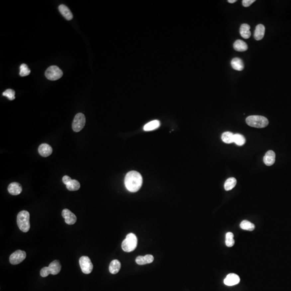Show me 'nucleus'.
I'll use <instances>...</instances> for the list:
<instances>
[{
	"instance_id": "nucleus-1",
	"label": "nucleus",
	"mask_w": 291,
	"mask_h": 291,
	"mask_svg": "<svg viewBox=\"0 0 291 291\" xmlns=\"http://www.w3.org/2000/svg\"><path fill=\"white\" fill-rule=\"evenodd\" d=\"M214 276V266L210 260L204 257H196L189 262L187 277L193 287L202 289L211 283Z\"/></svg>"
},
{
	"instance_id": "nucleus-2",
	"label": "nucleus",
	"mask_w": 291,
	"mask_h": 291,
	"mask_svg": "<svg viewBox=\"0 0 291 291\" xmlns=\"http://www.w3.org/2000/svg\"><path fill=\"white\" fill-rule=\"evenodd\" d=\"M95 109L85 99H76L70 103L67 113L70 118L75 121H84L94 114Z\"/></svg>"
},
{
	"instance_id": "nucleus-3",
	"label": "nucleus",
	"mask_w": 291,
	"mask_h": 291,
	"mask_svg": "<svg viewBox=\"0 0 291 291\" xmlns=\"http://www.w3.org/2000/svg\"><path fill=\"white\" fill-rule=\"evenodd\" d=\"M129 178L126 172L118 169L113 172L109 181V191L111 198H120L127 189Z\"/></svg>"
},
{
	"instance_id": "nucleus-4",
	"label": "nucleus",
	"mask_w": 291,
	"mask_h": 291,
	"mask_svg": "<svg viewBox=\"0 0 291 291\" xmlns=\"http://www.w3.org/2000/svg\"><path fill=\"white\" fill-rule=\"evenodd\" d=\"M57 229L64 236H71L79 229V223L70 215H64L57 221Z\"/></svg>"
},
{
	"instance_id": "nucleus-5",
	"label": "nucleus",
	"mask_w": 291,
	"mask_h": 291,
	"mask_svg": "<svg viewBox=\"0 0 291 291\" xmlns=\"http://www.w3.org/2000/svg\"><path fill=\"white\" fill-rule=\"evenodd\" d=\"M87 13H88L91 21L97 26L99 29L104 31V30H107L109 28V20L100 9L98 8L96 6H91L88 9Z\"/></svg>"
},
{
	"instance_id": "nucleus-6",
	"label": "nucleus",
	"mask_w": 291,
	"mask_h": 291,
	"mask_svg": "<svg viewBox=\"0 0 291 291\" xmlns=\"http://www.w3.org/2000/svg\"><path fill=\"white\" fill-rule=\"evenodd\" d=\"M11 286L15 291H30L33 287V281L28 274H19L13 278Z\"/></svg>"
},
{
	"instance_id": "nucleus-7",
	"label": "nucleus",
	"mask_w": 291,
	"mask_h": 291,
	"mask_svg": "<svg viewBox=\"0 0 291 291\" xmlns=\"http://www.w3.org/2000/svg\"><path fill=\"white\" fill-rule=\"evenodd\" d=\"M240 189V182L236 180H232V181L223 183V185L219 186L215 190V195L218 197H227L238 192Z\"/></svg>"
},
{
	"instance_id": "nucleus-8",
	"label": "nucleus",
	"mask_w": 291,
	"mask_h": 291,
	"mask_svg": "<svg viewBox=\"0 0 291 291\" xmlns=\"http://www.w3.org/2000/svg\"><path fill=\"white\" fill-rule=\"evenodd\" d=\"M100 283L104 287H115L118 285L121 282L120 274L113 270H108L99 278Z\"/></svg>"
},
{
	"instance_id": "nucleus-9",
	"label": "nucleus",
	"mask_w": 291,
	"mask_h": 291,
	"mask_svg": "<svg viewBox=\"0 0 291 291\" xmlns=\"http://www.w3.org/2000/svg\"><path fill=\"white\" fill-rule=\"evenodd\" d=\"M29 113L32 115L42 113L45 110V104L43 103L41 98L38 96H33L30 99Z\"/></svg>"
},
{
	"instance_id": "nucleus-10",
	"label": "nucleus",
	"mask_w": 291,
	"mask_h": 291,
	"mask_svg": "<svg viewBox=\"0 0 291 291\" xmlns=\"http://www.w3.org/2000/svg\"><path fill=\"white\" fill-rule=\"evenodd\" d=\"M3 142H4L5 144L11 146L15 151H19V150H21L23 148V144H22L23 138L19 134H10V135H8V136L5 138Z\"/></svg>"
},
{
	"instance_id": "nucleus-11",
	"label": "nucleus",
	"mask_w": 291,
	"mask_h": 291,
	"mask_svg": "<svg viewBox=\"0 0 291 291\" xmlns=\"http://www.w3.org/2000/svg\"><path fill=\"white\" fill-rule=\"evenodd\" d=\"M107 270H108V269L104 265L100 263L96 264L93 268L94 273H95L96 276H97L98 278L102 276L103 274L106 272Z\"/></svg>"
}]
</instances>
